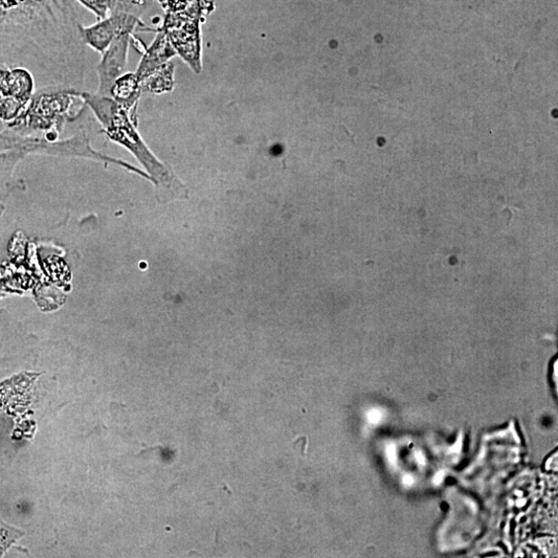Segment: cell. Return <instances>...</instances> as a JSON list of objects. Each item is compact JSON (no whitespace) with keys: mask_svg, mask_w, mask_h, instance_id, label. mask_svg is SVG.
Returning <instances> with one entry per match:
<instances>
[{"mask_svg":"<svg viewBox=\"0 0 558 558\" xmlns=\"http://www.w3.org/2000/svg\"><path fill=\"white\" fill-rule=\"evenodd\" d=\"M265 73L267 62L253 60L240 64L203 108V119L193 131L197 177L191 186L221 195V179L228 166L246 149L251 140Z\"/></svg>","mask_w":558,"mask_h":558,"instance_id":"3957f363","label":"cell"},{"mask_svg":"<svg viewBox=\"0 0 558 558\" xmlns=\"http://www.w3.org/2000/svg\"><path fill=\"white\" fill-rule=\"evenodd\" d=\"M279 41L269 29L251 21L230 20L220 32L179 54L161 52V75L172 92L207 106L226 77L244 62H271Z\"/></svg>","mask_w":558,"mask_h":558,"instance_id":"277c9868","label":"cell"},{"mask_svg":"<svg viewBox=\"0 0 558 558\" xmlns=\"http://www.w3.org/2000/svg\"><path fill=\"white\" fill-rule=\"evenodd\" d=\"M161 7L193 29L197 40L216 36L234 17L239 0H158Z\"/></svg>","mask_w":558,"mask_h":558,"instance_id":"ba28073f","label":"cell"},{"mask_svg":"<svg viewBox=\"0 0 558 558\" xmlns=\"http://www.w3.org/2000/svg\"><path fill=\"white\" fill-rule=\"evenodd\" d=\"M174 216L186 223L216 276L259 300L299 345L323 401L375 393V379L359 359L302 304L279 269L274 244L220 193L149 180Z\"/></svg>","mask_w":558,"mask_h":558,"instance_id":"7a4b0ae2","label":"cell"},{"mask_svg":"<svg viewBox=\"0 0 558 558\" xmlns=\"http://www.w3.org/2000/svg\"><path fill=\"white\" fill-rule=\"evenodd\" d=\"M348 110L350 100L339 89L333 73L323 66L299 98L292 101L286 119L281 120L278 135L271 145L279 168L308 149L311 143L325 135Z\"/></svg>","mask_w":558,"mask_h":558,"instance_id":"8992f818","label":"cell"},{"mask_svg":"<svg viewBox=\"0 0 558 558\" xmlns=\"http://www.w3.org/2000/svg\"><path fill=\"white\" fill-rule=\"evenodd\" d=\"M147 0H0V133L41 135L83 177L160 180L172 89Z\"/></svg>","mask_w":558,"mask_h":558,"instance_id":"6da1fadb","label":"cell"},{"mask_svg":"<svg viewBox=\"0 0 558 558\" xmlns=\"http://www.w3.org/2000/svg\"><path fill=\"white\" fill-rule=\"evenodd\" d=\"M69 186V156L57 141L41 135L0 133V205L29 195L52 207Z\"/></svg>","mask_w":558,"mask_h":558,"instance_id":"5b68a950","label":"cell"},{"mask_svg":"<svg viewBox=\"0 0 558 558\" xmlns=\"http://www.w3.org/2000/svg\"><path fill=\"white\" fill-rule=\"evenodd\" d=\"M283 182V172L271 147L263 145L246 147L221 179V195L257 223L260 236L269 244H276L274 216Z\"/></svg>","mask_w":558,"mask_h":558,"instance_id":"52a82bcc","label":"cell"}]
</instances>
